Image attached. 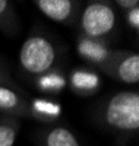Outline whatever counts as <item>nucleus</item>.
I'll list each match as a JSON object with an SVG mask.
<instances>
[{
	"mask_svg": "<svg viewBox=\"0 0 139 146\" xmlns=\"http://www.w3.org/2000/svg\"><path fill=\"white\" fill-rule=\"evenodd\" d=\"M38 146H81L76 135L60 124H48L35 131Z\"/></svg>",
	"mask_w": 139,
	"mask_h": 146,
	"instance_id": "obj_7",
	"label": "nucleus"
},
{
	"mask_svg": "<svg viewBox=\"0 0 139 146\" xmlns=\"http://www.w3.org/2000/svg\"><path fill=\"white\" fill-rule=\"evenodd\" d=\"M35 83H37V86L44 92H60L66 86L67 80L61 73L59 75L57 70H51V72L45 73V75L37 78Z\"/></svg>",
	"mask_w": 139,
	"mask_h": 146,
	"instance_id": "obj_13",
	"label": "nucleus"
},
{
	"mask_svg": "<svg viewBox=\"0 0 139 146\" xmlns=\"http://www.w3.org/2000/svg\"><path fill=\"white\" fill-rule=\"evenodd\" d=\"M0 114L31 118V98L19 86H0Z\"/></svg>",
	"mask_w": 139,
	"mask_h": 146,
	"instance_id": "obj_6",
	"label": "nucleus"
},
{
	"mask_svg": "<svg viewBox=\"0 0 139 146\" xmlns=\"http://www.w3.org/2000/svg\"><path fill=\"white\" fill-rule=\"evenodd\" d=\"M110 51H111V48H107V44L92 41V40H86V38H82V36H79V40H78L79 56L85 62L91 63L97 67H100L107 60Z\"/></svg>",
	"mask_w": 139,
	"mask_h": 146,
	"instance_id": "obj_9",
	"label": "nucleus"
},
{
	"mask_svg": "<svg viewBox=\"0 0 139 146\" xmlns=\"http://www.w3.org/2000/svg\"><path fill=\"white\" fill-rule=\"evenodd\" d=\"M98 69L117 82L124 85H138L139 54L130 50H111L107 60Z\"/></svg>",
	"mask_w": 139,
	"mask_h": 146,
	"instance_id": "obj_4",
	"label": "nucleus"
},
{
	"mask_svg": "<svg viewBox=\"0 0 139 146\" xmlns=\"http://www.w3.org/2000/svg\"><path fill=\"white\" fill-rule=\"evenodd\" d=\"M119 18L113 2H95L86 3L82 7L78 19L79 36L107 44V40L117 31Z\"/></svg>",
	"mask_w": 139,
	"mask_h": 146,
	"instance_id": "obj_3",
	"label": "nucleus"
},
{
	"mask_svg": "<svg viewBox=\"0 0 139 146\" xmlns=\"http://www.w3.org/2000/svg\"><path fill=\"white\" fill-rule=\"evenodd\" d=\"M0 86H18V83L12 78L9 69L3 63H0Z\"/></svg>",
	"mask_w": 139,
	"mask_h": 146,
	"instance_id": "obj_15",
	"label": "nucleus"
},
{
	"mask_svg": "<svg viewBox=\"0 0 139 146\" xmlns=\"http://www.w3.org/2000/svg\"><path fill=\"white\" fill-rule=\"evenodd\" d=\"M0 31L9 36L19 32V19L15 5L7 0H0Z\"/></svg>",
	"mask_w": 139,
	"mask_h": 146,
	"instance_id": "obj_12",
	"label": "nucleus"
},
{
	"mask_svg": "<svg viewBox=\"0 0 139 146\" xmlns=\"http://www.w3.org/2000/svg\"><path fill=\"white\" fill-rule=\"evenodd\" d=\"M113 5H114L116 9H122L124 12H128V10H130L133 7H139L138 0H116Z\"/></svg>",
	"mask_w": 139,
	"mask_h": 146,
	"instance_id": "obj_16",
	"label": "nucleus"
},
{
	"mask_svg": "<svg viewBox=\"0 0 139 146\" xmlns=\"http://www.w3.org/2000/svg\"><path fill=\"white\" fill-rule=\"evenodd\" d=\"M19 67L28 76L40 78L56 70L60 58V50L50 36L34 32L25 40L19 48Z\"/></svg>",
	"mask_w": 139,
	"mask_h": 146,
	"instance_id": "obj_2",
	"label": "nucleus"
},
{
	"mask_svg": "<svg viewBox=\"0 0 139 146\" xmlns=\"http://www.w3.org/2000/svg\"><path fill=\"white\" fill-rule=\"evenodd\" d=\"M34 6L56 23L75 28L82 10V3L76 0H35Z\"/></svg>",
	"mask_w": 139,
	"mask_h": 146,
	"instance_id": "obj_5",
	"label": "nucleus"
},
{
	"mask_svg": "<svg viewBox=\"0 0 139 146\" xmlns=\"http://www.w3.org/2000/svg\"><path fill=\"white\" fill-rule=\"evenodd\" d=\"M23 120L0 114V146H15Z\"/></svg>",
	"mask_w": 139,
	"mask_h": 146,
	"instance_id": "obj_11",
	"label": "nucleus"
},
{
	"mask_svg": "<svg viewBox=\"0 0 139 146\" xmlns=\"http://www.w3.org/2000/svg\"><path fill=\"white\" fill-rule=\"evenodd\" d=\"M61 114V107L48 100H31V118L50 124Z\"/></svg>",
	"mask_w": 139,
	"mask_h": 146,
	"instance_id": "obj_10",
	"label": "nucleus"
},
{
	"mask_svg": "<svg viewBox=\"0 0 139 146\" xmlns=\"http://www.w3.org/2000/svg\"><path fill=\"white\" fill-rule=\"evenodd\" d=\"M95 120L116 135H136L139 130V92L123 89L111 94L95 108Z\"/></svg>",
	"mask_w": 139,
	"mask_h": 146,
	"instance_id": "obj_1",
	"label": "nucleus"
},
{
	"mask_svg": "<svg viewBox=\"0 0 139 146\" xmlns=\"http://www.w3.org/2000/svg\"><path fill=\"white\" fill-rule=\"evenodd\" d=\"M70 89L79 96H91L98 92L101 86V79L98 73L90 69L78 67L70 72L69 78L66 79Z\"/></svg>",
	"mask_w": 139,
	"mask_h": 146,
	"instance_id": "obj_8",
	"label": "nucleus"
},
{
	"mask_svg": "<svg viewBox=\"0 0 139 146\" xmlns=\"http://www.w3.org/2000/svg\"><path fill=\"white\" fill-rule=\"evenodd\" d=\"M124 21L130 29L138 32L139 31V7H133L128 12H124Z\"/></svg>",
	"mask_w": 139,
	"mask_h": 146,
	"instance_id": "obj_14",
	"label": "nucleus"
}]
</instances>
